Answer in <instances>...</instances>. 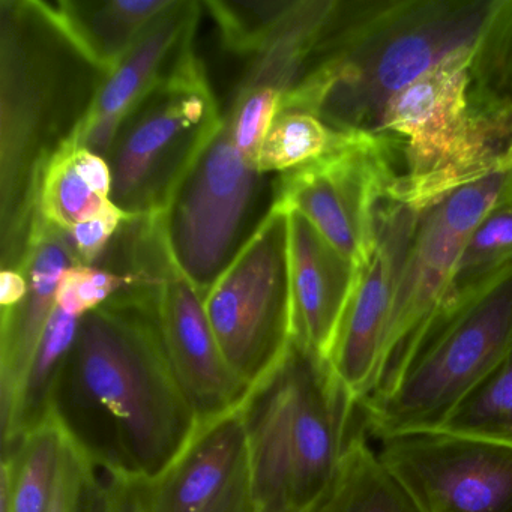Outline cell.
Masks as SVG:
<instances>
[{
    "label": "cell",
    "instance_id": "cell-30",
    "mask_svg": "<svg viewBox=\"0 0 512 512\" xmlns=\"http://www.w3.org/2000/svg\"><path fill=\"white\" fill-rule=\"evenodd\" d=\"M296 2L298 0H205L203 8H208L214 17L227 50L257 56L292 13Z\"/></svg>",
    "mask_w": 512,
    "mask_h": 512
},
{
    "label": "cell",
    "instance_id": "cell-34",
    "mask_svg": "<svg viewBox=\"0 0 512 512\" xmlns=\"http://www.w3.org/2000/svg\"><path fill=\"white\" fill-rule=\"evenodd\" d=\"M104 473V472H103ZM106 476V512H148L143 493V482Z\"/></svg>",
    "mask_w": 512,
    "mask_h": 512
},
{
    "label": "cell",
    "instance_id": "cell-14",
    "mask_svg": "<svg viewBox=\"0 0 512 512\" xmlns=\"http://www.w3.org/2000/svg\"><path fill=\"white\" fill-rule=\"evenodd\" d=\"M158 311L170 361L200 424L241 407L251 389L224 359L202 295L176 263L164 275Z\"/></svg>",
    "mask_w": 512,
    "mask_h": 512
},
{
    "label": "cell",
    "instance_id": "cell-23",
    "mask_svg": "<svg viewBox=\"0 0 512 512\" xmlns=\"http://www.w3.org/2000/svg\"><path fill=\"white\" fill-rule=\"evenodd\" d=\"M79 325L80 317L56 307L13 406L7 415L0 416L2 452L13 451L28 434L49 421L53 388Z\"/></svg>",
    "mask_w": 512,
    "mask_h": 512
},
{
    "label": "cell",
    "instance_id": "cell-7",
    "mask_svg": "<svg viewBox=\"0 0 512 512\" xmlns=\"http://www.w3.org/2000/svg\"><path fill=\"white\" fill-rule=\"evenodd\" d=\"M289 239V211L272 205L203 299L224 359L250 389L280 365L292 344Z\"/></svg>",
    "mask_w": 512,
    "mask_h": 512
},
{
    "label": "cell",
    "instance_id": "cell-29",
    "mask_svg": "<svg viewBox=\"0 0 512 512\" xmlns=\"http://www.w3.org/2000/svg\"><path fill=\"white\" fill-rule=\"evenodd\" d=\"M440 428L512 445V347Z\"/></svg>",
    "mask_w": 512,
    "mask_h": 512
},
{
    "label": "cell",
    "instance_id": "cell-6",
    "mask_svg": "<svg viewBox=\"0 0 512 512\" xmlns=\"http://www.w3.org/2000/svg\"><path fill=\"white\" fill-rule=\"evenodd\" d=\"M266 173L245 161L223 124L163 212L173 262L205 299L259 229Z\"/></svg>",
    "mask_w": 512,
    "mask_h": 512
},
{
    "label": "cell",
    "instance_id": "cell-10",
    "mask_svg": "<svg viewBox=\"0 0 512 512\" xmlns=\"http://www.w3.org/2000/svg\"><path fill=\"white\" fill-rule=\"evenodd\" d=\"M371 442L421 512H512L509 443L443 428Z\"/></svg>",
    "mask_w": 512,
    "mask_h": 512
},
{
    "label": "cell",
    "instance_id": "cell-28",
    "mask_svg": "<svg viewBox=\"0 0 512 512\" xmlns=\"http://www.w3.org/2000/svg\"><path fill=\"white\" fill-rule=\"evenodd\" d=\"M511 263L512 194H509L485 214L467 238L443 307L481 286Z\"/></svg>",
    "mask_w": 512,
    "mask_h": 512
},
{
    "label": "cell",
    "instance_id": "cell-20",
    "mask_svg": "<svg viewBox=\"0 0 512 512\" xmlns=\"http://www.w3.org/2000/svg\"><path fill=\"white\" fill-rule=\"evenodd\" d=\"M172 0H59L46 2L56 22L101 70L118 67Z\"/></svg>",
    "mask_w": 512,
    "mask_h": 512
},
{
    "label": "cell",
    "instance_id": "cell-4",
    "mask_svg": "<svg viewBox=\"0 0 512 512\" xmlns=\"http://www.w3.org/2000/svg\"><path fill=\"white\" fill-rule=\"evenodd\" d=\"M512 347V263L446 304L391 391L361 403L371 439L440 428Z\"/></svg>",
    "mask_w": 512,
    "mask_h": 512
},
{
    "label": "cell",
    "instance_id": "cell-35",
    "mask_svg": "<svg viewBox=\"0 0 512 512\" xmlns=\"http://www.w3.org/2000/svg\"><path fill=\"white\" fill-rule=\"evenodd\" d=\"M28 293V281L22 271L2 269L0 272V305L4 308L16 307Z\"/></svg>",
    "mask_w": 512,
    "mask_h": 512
},
{
    "label": "cell",
    "instance_id": "cell-12",
    "mask_svg": "<svg viewBox=\"0 0 512 512\" xmlns=\"http://www.w3.org/2000/svg\"><path fill=\"white\" fill-rule=\"evenodd\" d=\"M148 512H259L244 404L202 422L157 479L143 482Z\"/></svg>",
    "mask_w": 512,
    "mask_h": 512
},
{
    "label": "cell",
    "instance_id": "cell-2",
    "mask_svg": "<svg viewBox=\"0 0 512 512\" xmlns=\"http://www.w3.org/2000/svg\"><path fill=\"white\" fill-rule=\"evenodd\" d=\"M43 0L0 2V253L20 271L40 227L46 170L76 139L106 79Z\"/></svg>",
    "mask_w": 512,
    "mask_h": 512
},
{
    "label": "cell",
    "instance_id": "cell-16",
    "mask_svg": "<svg viewBox=\"0 0 512 512\" xmlns=\"http://www.w3.org/2000/svg\"><path fill=\"white\" fill-rule=\"evenodd\" d=\"M82 265L67 230L43 223L32 236L23 262L28 293L16 307L0 314V416L13 406L58 307V287L68 268Z\"/></svg>",
    "mask_w": 512,
    "mask_h": 512
},
{
    "label": "cell",
    "instance_id": "cell-19",
    "mask_svg": "<svg viewBox=\"0 0 512 512\" xmlns=\"http://www.w3.org/2000/svg\"><path fill=\"white\" fill-rule=\"evenodd\" d=\"M506 173H512V104L470 109L466 133L451 160L424 178L398 176L388 197L419 212L466 185Z\"/></svg>",
    "mask_w": 512,
    "mask_h": 512
},
{
    "label": "cell",
    "instance_id": "cell-27",
    "mask_svg": "<svg viewBox=\"0 0 512 512\" xmlns=\"http://www.w3.org/2000/svg\"><path fill=\"white\" fill-rule=\"evenodd\" d=\"M364 134H347L305 112H278L257 160L262 173H286L349 145Z\"/></svg>",
    "mask_w": 512,
    "mask_h": 512
},
{
    "label": "cell",
    "instance_id": "cell-32",
    "mask_svg": "<svg viewBox=\"0 0 512 512\" xmlns=\"http://www.w3.org/2000/svg\"><path fill=\"white\" fill-rule=\"evenodd\" d=\"M130 278L98 265H74L62 275L58 307L80 317L97 310L125 292H133Z\"/></svg>",
    "mask_w": 512,
    "mask_h": 512
},
{
    "label": "cell",
    "instance_id": "cell-9",
    "mask_svg": "<svg viewBox=\"0 0 512 512\" xmlns=\"http://www.w3.org/2000/svg\"><path fill=\"white\" fill-rule=\"evenodd\" d=\"M397 143L359 136L349 145L274 181V205L304 215L320 235L358 268L376 239L377 211L401 175Z\"/></svg>",
    "mask_w": 512,
    "mask_h": 512
},
{
    "label": "cell",
    "instance_id": "cell-8",
    "mask_svg": "<svg viewBox=\"0 0 512 512\" xmlns=\"http://www.w3.org/2000/svg\"><path fill=\"white\" fill-rule=\"evenodd\" d=\"M509 194L512 173L466 185L419 211L373 389L361 403L388 394L400 379L422 335L445 304L467 238L485 214Z\"/></svg>",
    "mask_w": 512,
    "mask_h": 512
},
{
    "label": "cell",
    "instance_id": "cell-26",
    "mask_svg": "<svg viewBox=\"0 0 512 512\" xmlns=\"http://www.w3.org/2000/svg\"><path fill=\"white\" fill-rule=\"evenodd\" d=\"M469 103L472 110L512 104V0H494L473 47Z\"/></svg>",
    "mask_w": 512,
    "mask_h": 512
},
{
    "label": "cell",
    "instance_id": "cell-33",
    "mask_svg": "<svg viewBox=\"0 0 512 512\" xmlns=\"http://www.w3.org/2000/svg\"><path fill=\"white\" fill-rule=\"evenodd\" d=\"M128 215L118 208L110 209L98 217L83 221L70 230L77 257L82 265H95L109 247Z\"/></svg>",
    "mask_w": 512,
    "mask_h": 512
},
{
    "label": "cell",
    "instance_id": "cell-22",
    "mask_svg": "<svg viewBox=\"0 0 512 512\" xmlns=\"http://www.w3.org/2000/svg\"><path fill=\"white\" fill-rule=\"evenodd\" d=\"M307 512H421L383 466L365 422L353 434L325 493Z\"/></svg>",
    "mask_w": 512,
    "mask_h": 512
},
{
    "label": "cell",
    "instance_id": "cell-5",
    "mask_svg": "<svg viewBox=\"0 0 512 512\" xmlns=\"http://www.w3.org/2000/svg\"><path fill=\"white\" fill-rule=\"evenodd\" d=\"M221 124L193 50L122 121L107 157L113 205L131 218L163 214Z\"/></svg>",
    "mask_w": 512,
    "mask_h": 512
},
{
    "label": "cell",
    "instance_id": "cell-24",
    "mask_svg": "<svg viewBox=\"0 0 512 512\" xmlns=\"http://www.w3.org/2000/svg\"><path fill=\"white\" fill-rule=\"evenodd\" d=\"M334 7L335 0H298L268 46L254 56L238 89L287 94L304 76Z\"/></svg>",
    "mask_w": 512,
    "mask_h": 512
},
{
    "label": "cell",
    "instance_id": "cell-21",
    "mask_svg": "<svg viewBox=\"0 0 512 512\" xmlns=\"http://www.w3.org/2000/svg\"><path fill=\"white\" fill-rule=\"evenodd\" d=\"M112 172L104 158L70 143L46 170L38 197L43 223L70 232L77 224L115 208Z\"/></svg>",
    "mask_w": 512,
    "mask_h": 512
},
{
    "label": "cell",
    "instance_id": "cell-1",
    "mask_svg": "<svg viewBox=\"0 0 512 512\" xmlns=\"http://www.w3.org/2000/svg\"><path fill=\"white\" fill-rule=\"evenodd\" d=\"M158 293H121L80 319L50 403L65 439L128 481L163 475L200 425L170 361Z\"/></svg>",
    "mask_w": 512,
    "mask_h": 512
},
{
    "label": "cell",
    "instance_id": "cell-3",
    "mask_svg": "<svg viewBox=\"0 0 512 512\" xmlns=\"http://www.w3.org/2000/svg\"><path fill=\"white\" fill-rule=\"evenodd\" d=\"M494 0H335L302 79L280 112H305L347 134L380 136L383 113L410 83L473 47Z\"/></svg>",
    "mask_w": 512,
    "mask_h": 512
},
{
    "label": "cell",
    "instance_id": "cell-18",
    "mask_svg": "<svg viewBox=\"0 0 512 512\" xmlns=\"http://www.w3.org/2000/svg\"><path fill=\"white\" fill-rule=\"evenodd\" d=\"M293 397L287 352L280 365L251 389L244 403L259 512H290Z\"/></svg>",
    "mask_w": 512,
    "mask_h": 512
},
{
    "label": "cell",
    "instance_id": "cell-25",
    "mask_svg": "<svg viewBox=\"0 0 512 512\" xmlns=\"http://www.w3.org/2000/svg\"><path fill=\"white\" fill-rule=\"evenodd\" d=\"M65 437L52 418L23 439L16 449L2 452L10 479L11 512H49Z\"/></svg>",
    "mask_w": 512,
    "mask_h": 512
},
{
    "label": "cell",
    "instance_id": "cell-17",
    "mask_svg": "<svg viewBox=\"0 0 512 512\" xmlns=\"http://www.w3.org/2000/svg\"><path fill=\"white\" fill-rule=\"evenodd\" d=\"M202 8L203 2L199 0H172L118 67L107 74L83 124L121 125L128 112L193 52Z\"/></svg>",
    "mask_w": 512,
    "mask_h": 512
},
{
    "label": "cell",
    "instance_id": "cell-13",
    "mask_svg": "<svg viewBox=\"0 0 512 512\" xmlns=\"http://www.w3.org/2000/svg\"><path fill=\"white\" fill-rule=\"evenodd\" d=\"M473 47L443 59L386 107L380 136L400 148L404 164L400 178L419 179L436 172L460 146L470 118Z\"/></svg>",
    "mask_w": 512,
    "mask_h": 512
},
{
    "label": "cell",
    "instance_id": "cell-11",
    "mask_svg": "<svg viewBox=\"0 0 512 512\" xmlns=\"http://www.w3.org/2000/svg\"><path fill=\"white\" fill-rule=\"evenodd\" d=\"M419 212L386 197L377 211L376 239L359 268L352 298L329 353L343 385L365 400L373 389L395 295L412 245Z\"/></svg>",
    "mask_w": 512,
    "mask_h": 512
},
{
    "label": "cell",
    "instance_id": "cell-31",
    "mask_svg": "<svg viewBox=\"0 0 512 512\" xmlns=\"http://www.w3.org/2000/svg\"><path fill=\"white\" fill-rule=\"evenodd\" d=\"M281 98L271 88L238 89L226 115L236 148L256 169L263 143L280 112Z\"/></svg>",
    "mask_w": 512,
    "mask_h": 512
},
{
    "label": "cell",
    "instance_id": "cell-15",
    "mask_svg": "<svg viewBox=\"0 0 512 512\" xmlns=\"http://www.w3.org/2000/svg\"><path fill=\"white\" fill-rule=\"evenodd\" d=\"M289 211L292 340L328 359L359 268L299 212Z\"/></svg>",
    "mask_w": 512,
    "mask_h": 512
}]
</instances>
